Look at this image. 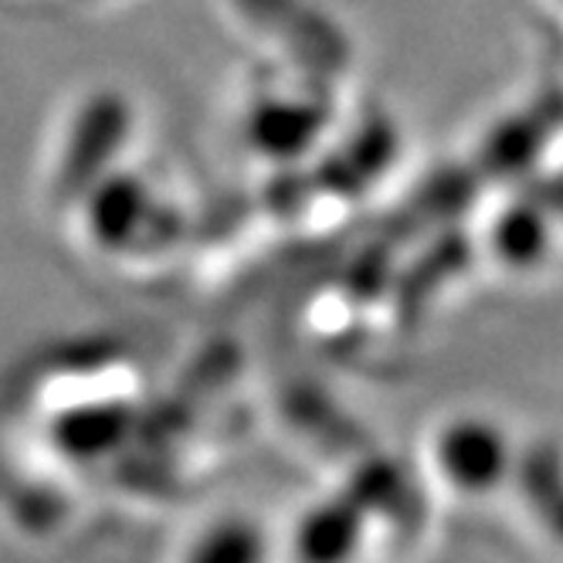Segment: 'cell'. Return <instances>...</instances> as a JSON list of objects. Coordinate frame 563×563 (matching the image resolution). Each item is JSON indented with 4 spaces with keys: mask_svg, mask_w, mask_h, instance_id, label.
I'll return each mask as SVG.
<instances>
[{
    "mask_svg": "<svg viewBox=\"0 0 563 563\" xmlns=\"http://www.w3.org/2000/svg\"><path fill=\"white\" fill-rule=\"evenodd\" d=\"M126 434V415H119L112 408H86L68 415L58 428L55 438L62 452L75 455V459H96L112 452Z\"/></svg>",
    "mask_w": 563,
    "mask_h": 563,
    "instance_id": "obj_4",
    "label": "cell"
},
{
    "mask_svg": "<svg viewBox=\"0 0 563 563\" xmlns=\"http://www.w3.org/2000/svg\"><path fill=\"white\" fill-rule=\"evenodd\" d=\"M438 468L465 493H486L503 478L506 441L493 424L459 421L438 434Z\"/></svg>",
    "mask_w": 563,
    "mask_h": 563,
    "instance_id": "obj_1",
    "label": "cell"
},
{
    "mask_svg": "<svg viewBox=\"0 0 563 563\" xmlns=\"http://www.w3.org/2000/svg\"><path fill=\"white\" fill-rule=\"evenodd\" d=\"M367 509L350 496L312 506L296 527L292 547L299 563H350L364 540Z\"/></svg>",
    "mask_w": 563,
    "mask_h": 563,
    "instance_id": "obj_2",
    "label": "cell"
},
{
    "mask_svg": "<svg viewBox=\"0 0 563 563\" xmlns=\"http://www.w3.org/2000/svg\"><path fill=\"white\" fill-rule=\"evenodd\" d=\"M268 540L258 522L245 516H221L197 533L184 563H265Z\"/></svg>",
    "mask_w": 563,
    "mask_h": 563,
    "instance_id": "obj_3",
    "label": "cell"
}]
</instances>
